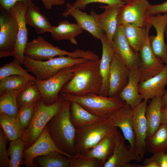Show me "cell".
<instances>
[{
    "label": "cell",
    "mask_w": 167,
    "mask_h": 167,
    "mask_svg": "<svg viewBox=\"0 0 167 167\" xmlns=\"http://www.w3.org/2000/svg\"><path fill=\"white\" fill-rule=\"evenodd\" d=\"M138 67L141 75V82L152 78L164 70L165 65L153 53L149 35L138 52Z\"/></svg>",
    "instance_id": "12"
},
{
    "label": "cell",
    "mask_w": 167,
    "mask_h": 167,
    "mask_svg": "<svg viewBox=\"0 0 167 167\" xmlns=\"http://www.w3.org/2000/svg\"><path fill=\"white\" fill-rule=\"evenodd\" d=\"M124 4H126L132 2L135 0H120Z\"/></svg>",
    "instance_id": "49"
},
{
    "label": "cell",
    "mask_w": 167,
    "mask_h": 167,
    "mask_svg": "<svg viewBox=\"0 0 167 167\" xmlns=\"http://www.w3.org/2000/svg\"><path fill=\"white\" fill-rule=\"evenodd\" d=\"M165 33V34H166V37L167 39V27H166V28Z\"/></svg>",
    "instance_id": "50"
},
{
    "label": "cell",
    "mask_w": 167,
    "mask_h": 167,
    "mask_svg": "<svg viewBox=\"0 0 167 167\" xmlns=\"http://www.w3.org/2000/svg\"><path fill=\"white\" fill-rule=\"evenodd\" d=\"M59 96L64 100L77 102L90 113L102 118L109 117L125 103L119 95L110 97L89 93L84 96H78L72 94L62 93Z\"/></svg>",
    "instance_id": "4"
},
{
    "label": "cell",
    "mask_w": 167,
    "mask_h": 167,
    "mask_svg": "<svg viewBox=\"0 0 167 167\" xmlns=\"http://www.w3.org/2000/svg\"><path fill=\"white\" fill-rule=\"evenodd\" d=\"M28 5L21 2H17L8 11L16 19L18 25L17 41L12 52V57L17 58L21 65H24V52L28 43V32L25 21Z\"/></svg>",
    "instance_id": "13"
},
{
    "label": "cell",
    "mask_w": 167,
    "mask_h": 167,
    "mask_svg": "<svg viewBox=\"0 0 167 167\" xmlns=\"http://www.w3.org/2000/svg\"><path fill=\"white\" fill-rule=\"evenodd\" d=\"M152 26L149 22L145 27H136L130 24L123 25L125 37L131 48L136 53H138L144 43Z\"/></svg>",
    "instance_id": "28"
},
{
    "label": "cell",
    "mask_w": 167,
    "mask_h": 167,
    "mask_svg": "<svg viewBox=\"0 0 167 167\" xmlns=\"http://www.w3.org/2000/svg\"><path fill=\"white\" fill-rule=\"evenodd\" d=\"M147 151L153 154L166 151L167 149V124H161L159 128L146 141Z\"/></svg>",
    "instance_id": "32"
},
{
    "label": "cell",
    "mask_w": 167,
    "mask_h": 167,
    "mask_svg": "<svg viewBox=\"0 0 167 167\" xmlns=\"http://www.w3.org/2000/svg\"><path fill=\"white\" fill-rule=\"evenodd\" d=\"M117 131L105 137L84 156L98 159L101 162L102 167H103L113 153L115 145V135Z\"/></svg>",
    "instance_id": "27"
},
{
    "label": "cell",
    "mask_w": 167,
    "mask_h": 167,
    "mask_svg": "<svg viewBox=\"0 0 167 167\" xmlns=\"http://www.w3.org/2000/svg\"><path fill=\"white\" fill-rule=\"evenodd\" d=\"M166 154H167V149H166Z\"/></svg>",
    "instance_id": "51"
},
{
    "label": "cell",
    "mask_w": 167,
    "mask_h": 167,
    "mask_svg": "<svg viewBox=\"0 0 167 167\" xmlns=\"http://www.w3.org/2000/svg\"><path fill=\"white\" fill-rule=\"evenodd\" d=\"M70 103L64 100L60 111L46 125L48 131L57 148L70 158L75 155V143L76 128L70 118Z\"/></svg>",
    "instance_id": "2"
},
{
    "label": "cell",
    "mask_w": 167,
    "mask_h": 167,
    "mask_svg": "<svg viewBox=\"0 0 167 167\" xmlns=\"http://www.w3.org/2000/svg\"><path fill=\"white\" fill-rule=\"evenodd\" d=\"M70 167H102L98 159L88 158L80 154L75 155L70 158Z\"/></svg>",
    "instance_id": "40"
},
{
    "label": "cell",
    "mask_w": 167,
    "mask_h": 167,
    "mask_svg": "<svg viewBox=\"0 0 167 167\" xmlns=\"http://www.w3.org/2000/svg\"><path fill=\"white\" fill-rule=\"evenodd\" d=\"M34 167H70V158L61 153L53 151L35 158Z\"/></svg>",
    "instance_id": "31"
},
{
    "label": "cell",
    "mask_w": 167,
    "mask_h": 167,
    "mask_svg": "<svg viewBox=\"0 0 167 167\" xmlns=\"http://www.w3.org/2000/svg\"><path fill=\"white\" fill-rule=\"evenodd\" d=\"M167 13V0L163 3L156 5H150L148 11L149 16H151L160 14Z\"/></svg>",
    "instance_id": "44"
},
{
    "label": "cell",
    "mask_w": 167,
    "mask_h": 167,
    "mask_svg": "<svg viewBox=\"0 0 167 167\" xmlns=\"http://www.w3.org/2000/svg\"><path fill=\"white\" fill-rule=\"evenodd\" d=\"M161 98L159 97L151 99L149 105L147 106L145 116L148 127L147 137L151 136L161 125Z\"/></svg>",
    "instance_id": "30"
},
{
    "label": "cell",
    "mask_w": 167,
    "mask_h": 167,
    "mask_svg": "<svg viewBox=\"0 0 167 167\" xmlns=\"http://www.w3.org/2000/svg\"><path fill=\"white\" fill-rule=\"evenodd\" d=\"M162 106L167 103V92L161 98Z\"/></svg>",
    "instance_id": "48"
},
{
    "label": "cell",
    "mask_w": 167,
    "mask_h": 167,
    "mask_svg": "<svg viewBox=\"0 0 167 167\" xmlns=\"http://www.w3.org/2000/svg\"><path fill=\"white\" fill-rule=\"evenodd\" d=\"M161 124H167V103L161 108Z\"/></svg>",
    "instance_id": "47"
},
{
    "label": "cell",
    "mask_w": 167,
    "mask_h": 167,
    "mask_svg": "<svg viewBox=\"0 0 167 167\" xmlns=\"http://www.w3.org/2000/svg\"><path fill=\"white\" fill-rule=\"evenodd\" d=\"M66 5L67 8L62 13V16L66 17L69 15L72 16L83 30H86L94 37L100 40L105 33L94 16L74 7L69 3H66Z\"/></svg>",
    "instance_id": "21"
},
{
    "label": "cell",
    "mask_w": 167,
    "mask_h": 167,
    "mask_svg": "<svg viewBox=\"0 0 167 167\" xmlns=\"http://www.w3.org/2000/svg\"><path fill=\"white\" fill-rule=\"evenodd\" d=\"M64 101L59 96L56 102L50 105L45 104L42 97L36 102L32 118L21 138L25 143V150L39 137L48 121L61 110Z\"/></svg>",
    "instance_id": "5"
},
{
    "label": "cell",
    "mask_w": 167,
    "mask_h": 167,
    "mask_svg": "<svg viewBox=\"0 0 167 167\" xmlns=\"http://www.w3.org/2000/svg\"><path fill=\"white\" fill-rule=\"evenodd\" d=\"M94 2L106 4L109 5L124 4L120 0H76L72 5L76 9L84 10L87 5Z\"/></svg>",
    "instance_id": "43"
},
{
    "label": "cell",
    "mask_w": 167,
    "mask_h": 167,
    "mask_svg": "<svg viewBox=\"0 0 167 167\" xmlns=\"http://www.w3.org/2000/svg\"><path fill=\"white\" fill-rule=\"evenodd\" d=\"M33 0H0V8L8 11L17 2H23L28 6L33 3Z\"/></svg>",
    "instance_id": "45"
},
{
    "label": "cell",
    "mask_w": 167,
    "mask_h": 167,
    "mask_svg": "<svg viewBox=\"0 0 167 167\" xmlns=\"http://www.w3.org/2000/svg\"><path fill=\"white\" fill-rule=\"evenodd\" d=\"M130 70L115 51L111 62L108 96H118L128 83Z\"/></svg>",
    "instance_id": "14"
},
{
    "label": "cell",
    "mask_w": 167,
    "mask_h": 167,
    "mask_svg": "<svg viewBox=\"0 0 167 167\" xmlns=\"http://www.w3.org/2000/svg\"><path fill=\"white\" fill-rule=\"evenodd\" d=\"M24 55L35 60L44 61L60 56H70L74 58H84L96 60L98 56L93 51L77 49L69 52L54 46L41 36H37L27 43Z\"/></svg>",
    "instance_id": "6"
},
{
    "label": "cell",
    "mask_w": 167,
    "mask_h": 167,
    "mask_svg": "<svg viewBox=\"0 0 167 167\" xmlns=\"http://www.w3.org/2000/svg\"><path fill=\"white\" fill-rule=\"evenodd\" d=\"M167 85V64L160 73L145 81L141 82L139 92L143 101L161 97L167 92L165 86Z\"/></svg>",
    "instance_id": "18"
},
{
    "label": "cell",
    "mask_w": 167,
    "mask_h": 167,
    "mask_svg": "<svg viewBox=\"0 0 167 167\" xmlns=\"http://www.w3.org/2000/svg\"><path fill=\"white\" fill-rule=\"evenodd\" d=\"M7 139L2 129H0V167H9L10 159L6 149Z\"/></svg>",
    "instance_id": "42"
},
{
    "label": "cell",
    "mask_w": 167,
    "mask_h": 167,
    "mask_svg": "<svg viewBox=\"0 0 167 167\" xmlns=\"http://www.w3.org/2000/svg\"><path fill=\"white\" fill-rule=\"evenodd\" d=\"M122 5H101L100 7L104 9V11L100 14H96L93 10L90 11V14L94 16L100 28L105 32L108 38L111 42L118 26V13Z\"/></svg>",
    "instance_id": "20"
},
{
    "label": "cell",
    "mask_w": 167,
    "mask_h": 167,
    "mask_svg": "<svg viewBox=\"0 0 167 167\" xmlns=\"http://www.w3.org/2000/svg\"><path fill=\"white\" fill-rule=\"evenodd\" d=\"M83 30L77 24L63 20L59 22L57 26H52L50 33L56 41L70 40L71 43L76 45L78 43L75 38L81 34Z\"/></svg>",
    "instance_id": "26"
},
{
    "label": "cell",
    "mask_w": 167,
    "mask_h": 167,
    "mask_svg": "<svg viewBox=\"0 0 167 167\" xmlns=\"http://www.w3.org/2000/svg\"><path fill=\"white\" fill-rule=\"evenodd\" d=\"M25 21L26 24L32 27L37 34L50 32L52 26L49 20L33 3L28 6Z\"/></svg>",
    "instance_id": "25"
},
{
    "label": "cell",
    "mask_w": 167,
    "mask_h": 167,
    "mask_svg": "<svg viewBox=\"0 0 167 167\" xmlns=\"http://www.w3.org/2000/svg\"><path fill=\"white\" fill-rule=\"evenodd\" d=\"M73 66L62 69L47 79L36 80L34 82L45 104L51 105L58 99L61 89L73 77Z\"/></svg>",
    "instance_id": "8"
},
{
    "label": "cell",
    "mask_w": 167,
    "mask_h": 167,
    "mask_svg": "<svg viewBox=\"0 0 167 167\" xmlns=\"http://www.w3.org/2000/svg\"><path fill=\"white\" fill-rule=\"evenodd\" d=\"M148 22L154 27L156 33V36H149L153 51L164 63L167 65V47L165 42L164 35L167 25V13L150 16Z\"/></svg>",
    "instance_id": "16"
},
{
    "label": "cell",
    "mask_w": 167,
    "mask_h": 167,
    "mask_svg": "<svg viewBox=\"0 0 167 167\" xmlns=\"http://www.w3.org/2000/svg\"><path fill=\"white\" fill-rule=\"evenodd\" d=\"M34 82L20 75L6 77L0 80V95L7 92L21 89Z\"/></svg>",
    "instance_id": "35"
},
{
    "label": "cell",
    "mask_w": 167,
    "mask_h": 167,
    "mask_svg": "<svg viewBox=\"0 0 167 167\" xmlns=\"http://www.w3.org/2000/svg\"><path fill=\"white\" fill-rule=\"evenodd\" d=\"M25 146L21 138L10 141L7 149L8 154L10 157L9 167H19L22 165Z\"/></svg>",
    "instance_id": "36"
},
{
    "label": "cell",
    "mask_w": 167,
    "mask_h": 167,
    "mask_svg": "<svg viewBox=\"0 0 167 167\" xmlns=\"http://www.w3.org/2000/svg\"><path fill=\"white\" fill-rule=\"evenodd\" d=\"M45 8L47 10H50L54 6H61L65 3L64 0H41Z\"/></svg>",
    "instance_id": "46"
},
{
    "label": "cell",
    "mask_w": 167,
    "mask_h": 167,
    "mask_svg": "<svg viewBox=\"0 0 167 167\" xmlns=\"http://www.w3.org/2000/svg\"><path fill=\"white\" fill-rule=\"evenodd\" d=\"M18 31L17 22L13 15L0 9V58L12 56Z\"/></svg>",
    "instance_id": "9"
},
{
    "label": "cell",
    "mask_w": 167,
    "mask_h": 167,
    "mask_svg": "<svg viewBox=\"0 0 167 167\" xmlns=\"http://www.w3.org/2000/svg\"><path fill=\"white\" fill-rule=\"evenodd\" d=\"M70 102V118L76 128L88 125L104 119L90 113L77 102Z\"/></svg>",
    "instance_id": "29"
},
{
    "label": "cell",
    "mask_w": 167,
    "mask_h": 167,
    "mask_svg": "<svg viewBox=\"0 0 167 167\" xmlns=\"http://www.w3.org/2000/svg\"><path fill=\"white\" fill-rule=\"evenodd\" d=\"M117 127L109 117L88 125L76 128L75 155L84 156L105 137L116 131Z\"/></svg>",
    "instance_id": "3"
},
{
    "label": "cell",
    "mask_w": 167,
    "mask_h": 167,
    "mask_svg": "<svg viewBox=\"0 0 167 167\" xmlns=\"http://www.w3.org/2000/svg\"><path fill=\"white\" fill-rule=\"evenodd\" d=\"M115 51L121 56L130 69L138 65V53L131 48L125 36L123 26L118 25L112 39Z\"/></svg>",
    "instance_id": "22"
},
{
    "label": "cell",
    "mask_w": 167,
    "mask_h": 167,
    "mask_svg": "<svg viewBox=\"0 0 167 167\" xmlns=\"http://www.w3.org/2000/svg\"><path fill=\"white\" fill-rule=\"evenodd\" d=\"M0 125L8 140L11 141L21 138L24 130L15 118L0 113Z\"/></svg>",
    "instance_id": "33"
},
{
    "label": "cell",
    "mask_w": 167,
    "mask_h": 167,
    "mask_svg": "<svg viewBox=\"0 0 167 167\" xmlns=\"http://www.w3.org/2000/svg\"><path fill=\"white\" fill-rule=\"evenodd\" d=\"M36 103L19 107L16 118L24 130L29 125L32 118Z\"/></svg>",
    "instance_id": "39"
},
{
    "label": "cell",
    "mask_w": 167,
    "mask_h": 167,
    "mask_svg": "<svg viewBox=\"0 0 167 167\" xmlns=\"http://www.w3.org/2000/svg\"><path fill=\"white\" fill-rule=\"evenodd\" d=\"M26 86L19 90L5 92L0 95V113L16 118L19 110L17 97Z\"/></svg>",
    "instance_id": "34"
},
{
    "label": "cell",
    "mask_w": 167,
    "mask_h": 167,
    "mask_svg": "<svg viewBox=\"0 0 167 167\" xmlns=\"http://www.w3.org/2000/svg\"><path fill=\"white\" fill-rule=\"evenodd\" d=\"M41 98L40 92L34 84V82L27 86L18 94L17 103L19 107L36 102Z\"/></svg>",
    "instance_id": "38"
},
{
    "label": "cell",
    "mask_w": 167,
    "mask_h": 167,
    "mask_svg": "<svg viewBox=\"0 0 167 167\" xmlns=\"http://www.w3.org/2000/svg\"><path fill=\"white\" fill-rule=\"evenodd\" d=\"M125 140L118 130L115 135L113 153L103 167H140L139 164L131 163L133 161L140 162L142 159L135 149L126 145Z\"/></svg>",
    "instance_id": "11"
},
{
    "label": "cell",
    "mask_w": 167,
    "mask_h": 167,
    "mask_svg": "<svg viewBox=\"0 0 167 167\" xmlns=\"http://www.w3.org/2000/svg\"><path fill=\"white\" fill-rule=\"evenodd\" d=\"M147 101H143L133 109V128L135 135V149L141 159L147 151L146 141L148 127L145 116Z\"/></svg>",
    "instance_id": "15"
},
{
    "label": "cell",
    "mask_w": 167,
    "mask_h": 167,
    "mask_svg": "<svg viewBox=\"0 0 167 167\" xmlns=\"http://www.w3.org/2000/svg\"><path fill=\"white\" fill-rule=\"evenodd\" d=\"M150 5L146 0H135L123 5L118 13V25L130 24L145 27L148 22V11Z\"/></svg>",
    "instance_id": "10"
},
{
    "label": "cell",
    "mask_w": 167,
    "mask_h": 167,
    "mask_svg": "<svg viewBox=\"0 0 167 167\" xmlns=\"http://www.w3.org/2000/svg\"><path fill=\"white\" fill-rule=\"evenodd\" d=\"M141 167H167L166 151L156 153L150 158L145 159Z\"/></svg>",
    "instance_id": "41"
},
{
    "label": "cell",
    "mask_w": 167,
    "mask_h": 167,
    "mask_svg": "<svg viewBox=\"0 0 167 167\" xmlns=\"http://www.w3.org/2000/svg\"><path fill=\"white\" fill-rule=\"evenodd\" d=\"M130 70L128 83L119 96L133 109L142 101L139 92V86L141 81V75L138 65Z\"/></svg>",
    "instance_id": "23"
},
{
    "label": "cell",
    "mask_w": 167,
    "mask_h": 167,
    "mask_svg": "<svg viewBox=\"0 0 167 167\" xmlns=\"http://www.w3.org/2000/svg\"><path fill=\"white\" fill-rule=\"evenodd\" d=\"M53 151L59 152L68 157L66 154L56 146L50 136L46 126L36 140L24 150V164L26 167H33V161L35 158Z\"/></svg>",
    "instance_id": "17"
},
{
    "label": "cell",
    "mask_w": 167,
    "mask_h": 167,
    "mask_svg": "<svg viewBox=\"0 0 167 167\" xmlns=\"http://www.w3.org/2000/svg\"><path fill=\"white\" fill-rule=\"evenodd\" d=\"M100 40L102 48L100 68L102 85L99 95L108 96L110 63L115 51L112 42L109 40L105 33H104Z\"/></svg>",
    "instance_id": "24"
},
{
    "label": "cell",
    "mask_w": 167,
    "mask_h": 167,
    "mask_svg": "<svg viewBox=\"0 0 167 167\" xmlns=\"http://www.w3.org/2000/svg\"><path fill=\"white\" fill-rule=\"evenodd\" d=\"M101 59L88 60L72 66L74 76L61 89L60 93L83 96L89 93L99 95L102 85L100 71Z\"/></svg>",
    "instance_id": "1"
},
{
    "label": "cell",
    "mask_w": 167,
    "mask_h": 167,
    "mask_svg": "<svg viewBox=\"0 0 167 167\" xmlns=\"http://www.w3.org/2000/svg\"><path fill=\"white\" fill-rule=\"evenodd\" d=\"M18 59L14 58L11 62L4 64L0 68V80L9 76L13 75H20L28 78L35 81L36 77L29 74L27 69H24Z\"/></svg>",
    "instance_id": "37"
},
{
    "label": "cell",
    "mask_w": 167,
    "mask_h": 167,
    "mask_svg": "<svg viewBox=\"0 0 167 167\" xmlns=\"http://www.w3.org/2000/svg\"><path fill=\"white\" fill-rule=\"evenodd\" d=\"M115 125L121 130L131 147L135 149V135L133 128V109L125 103L110 117Z\"/></svg>",
    "instance_id": "19"
},
{
    "label": "cell",
    "mask_w": 167,
    "mask_h": 167,
    "mask_svg": "<svg viewBox=\"0 0 167 167\" xmlns=\"http://www.w3.org/2000/svg\"><path fill=\"white\" fill-rule=\"evenodd\" d=\"M84 58H74L60 56L45 61H37L24 55V65L28 72L32 73L36 80L47 79L64 68L87 61Z\"/></svg>",
    "instance_id": "7"
}]
</instances>
